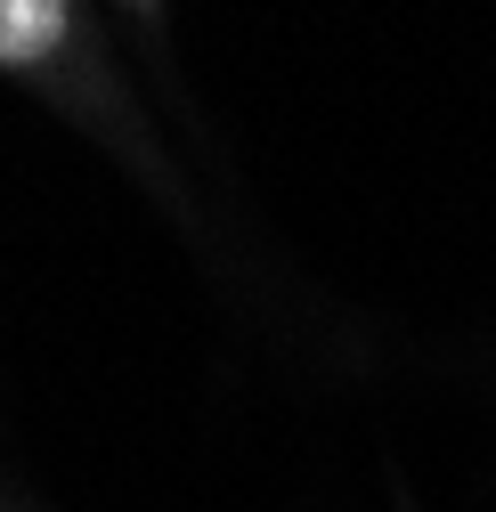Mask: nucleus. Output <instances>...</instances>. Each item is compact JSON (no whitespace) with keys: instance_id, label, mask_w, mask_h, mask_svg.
<instances>
[{"instance_id":"1","label":"nucleus","mask_w":496,"mask_h":512,"mask_svg":"<svg viewBox=\"0 0 496 512\" xmlns=\"http://www.w3.org/2000/svg\"><path fill=\"white\" fill-rule=\"evenodd\" d=\"M66 9L57 0H0V66H41V57L66 41Z\"/></svg>"}]
</instances>
